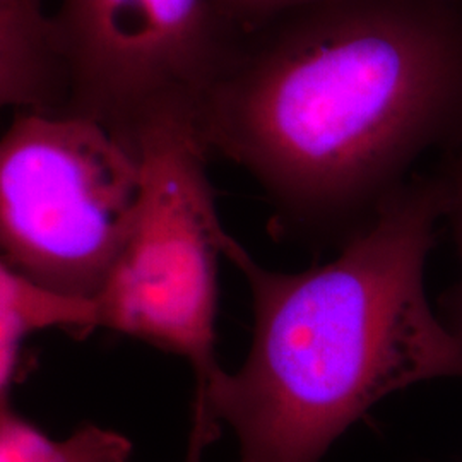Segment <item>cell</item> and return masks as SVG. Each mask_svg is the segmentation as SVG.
<instances>
[{
	"instance_id": "1",
	"label": "cell",
	"mask_w": 462,
	"mask_h": 462,
	"mask_svg": "<svg viewBox=\"0 0 462 462\" xmlns=\"http://www.w3.org/2000/svg\"><path fill=\"white\" fill-rule=\"evenodd\" d=\"M196 133L276 236L337 250L462 144V0H317L238 34Z\"/></svg>"
},
{
	"instance_id": "2",
	"label": "cell",
	"mask_w": 462,
	"mask_h": 462,
	"mask_svg": "<svg viewBox=\"0 0 462 462\" xmlns=\"http://www.w3.org/2000/svg\"><path fill=\"white\" fill-rule=\"evenodd\" d=\"M442 223L430 171L406 183L329 263L259 264L230 233L223 257L247 282L254 332L244 365L196 391L192 421L228 429L238 462H322L383 397L462 379V341L430 305L425 273Z\"/></svg>"
},
{
	"instance_id": "3",
	"label": "cell",
	"mask_w": 462,
	"mask_h": 462,
	"mask_svg": "<svg viewBox=\"0 0 462 462\" xmlns=\"http://www.w3.org/2000/svg\"><path fill=\"white\" fill-rule=\"evenodd\" d=\"M137 158L131 223L95 298L98 329L182 356L198 391L221 368L217 265L228 231L208 173L211 156L194 127L165 124L141 139Z\"/></svg>"
},
{
	"instance_id": "4",
	"label": "cell",
	"mask_w": 462,
	"mask_h": 462,
	"mask_svg": "<svg viewBox=\"0 0 462 462\" xmlns=\"http://www.w3.org/2000/svg\"><path fill=\"white\" fill-rule=\"evenodd\" d=\"M137 192V154L98 122L23 110L0 135V259L50 293L95 301Z\"/></svg>"
},
{
	"instance_id": "5",
	"label": "cell",
	"mask_w": 462,
	"mask_h": 462,
	"mask_svg": "<svg viewBox=\"0 0 462 462\" xmlns=\"http://www.w3.org/2000/svg\"><path fill=\"white\" fill-rule=\"evenodd\" d=\"M51 21L62 114L98 122L134 154L160 125L196 129L233 43L213 0H59Z\"/></svg>"
},
{
	"instance_id": "6",
	"label": "cell",
	"mask_w": 462,
	"mask_h": 462,
	"mask_svg": "<svg viewBox=\"0 0 462 462\" xmlns=\"http://www.w3.org/2000/svg\"><path fill=\"white\" fill-rule=\"evenodd\" d=\"M66 101L47 0H0V108L62 114Z\"/></svg>"
},
{
	"instance_id": "7",
	"label": "cell",
	"mask_w": 462,
	"mask_h": 462,
	"mask_svg": "<svg viewBox=\"0 0 462 462\" xmlns=\"http://www.w3.org/2000/svg\"><path fill=\"white\" fill-rule=\"evenodd\" d=\"M51 329L81 336L98 329L97 303L50 293L0 259V399L7 397L23 339Z\"/></svg>"
},
{
	"instance_id": "8",
	"label": "cell",
	"mask_w": 462,
	"mask_h": 462,
	"mask_svg": "<svg viewBox=\"0 0 462 462\" xmlns=\"http://www.w3.org/2000/svg\"><path fill=\"white\" fill-rule=\"evenodd\" d=\"M0 440L13 462H127L131 440L116 430L84 425L55 440L21 418L9 399H0Z\"/></svg>"
},
{
	"instance_id": "9",
	"label": "cell",
	"mask_w": 462,
	"mask_h": 462,
	"mask_svg": "<svg viewBox=\"0 0 462 462\" xmlns=\"http://www.w3.org/2000/svg\"><path fill=\"white\" fill-rule=\"evenodd\" d=\"M442 204V221L450 231L459 259V278L440 298L439 314L462 341V144L437 160L431 170Z\"/></svg>"
},
{
	"instance_id": "10",
	"label": "cell",
	"mask_w": 462,
	"mask_h": 462,
	"mask_svg": "<svg viewBox=\"0 0 462 462\" xmlns=\"http://www.w3.org/2000/svg\"><path fill=\"white\" fill-rule=\"evenodd\" d=\"M317 0H213L216 14L231 38Z\"/></svg>"
},
{
	"instance_id": "11",
	"label": "cell",
	"mask_w": 462,
	"mask_h": 462,
	"mask_svg": "<svg viewBox=\"0 0 462 462\" xmlns=\"http://www.w3.org/2000/svg\"><path fill=\"white\" fill-rule=\"evenodd\" d=\"M215 444V437L209 435L206 430L192 425L190 433H189V446L183 462H202L204 454L209 447Z\"/></svg>"
}]
</instances>
